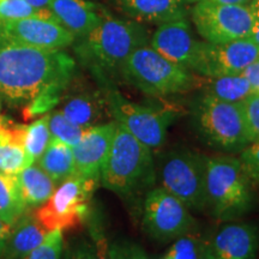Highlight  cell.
Masks as SVG:
<instances>
[{"label":"cell","mask_w":259,"mask_h":259,"mask_svg":"<svg viewBox=\"0 0 259 259\" xmlns=\"http://www.w3.org/2000/svg\"><path fill=\"white\" fill-rule=\"evenodd\" d=\"M240 74L248 80L253 93L259 94V59L248 65Z\"/></svg>","instance_id":"cell-36"},{"label":"cell","mask_w":259,"mask_h":259,"mask_svg":"<svg viewBox=\"0 0 259 259\" xmlns=\"http://www.w3.org/2000/svg\"><path fill=\"white\" fill-rule=\"evenodd\" d=\"M11 228L12 226L8 225V223L0 219V259H2L3 252L5 250V245L6 241H8L10 232H11Z\"/></svg>","instance_id":"cell-38"},{"label":"cell","mask_w":259,"mask_h":259,"mask_svg":"<svg viewBox=\"0 0 259 259\" xmlns=\"http://www.w3.org/2000/svg\"><path fill=\"white\" fill-rule=\"evenodd\" d=\"M0 111H2V97H0Z\"/></svg>","instance_id":"cell-43"},{"label":"cell","mask_w":259,"mask_h":259,"mask_svg":"<svg viewBox=\"0 0 259 259\" xmlns=\"http://www.w3.org/2000/svg\"><path fill=\"white\" fill-rule=\"evenodd\" d=\"M199 259H215L212 255L211 248H210L209 240H203L202 247H200Z\"/></svg>","instance_id":"cell-39"},{"label":"cell","mask_w":259,"mask_h":259,"mask_svg":"<svg viewBox=\"0 0 259 259\" xmlns=\"http://www.w3.org/2000/svg\"><path fill=\"white\" fill-rule=\"evenodd\" d=\"M203 239L197 233L191 232L174 240L168 251L176 259H199Z\"/></svg>","instance_id":"cell-31"},{"label":"cell","mask_w":259,"mask_h":259,"mask_svg":"<svg viewBox=\"0 0 259 259\" xmlns=\"http://www.w3.org/2000/svg\"><path fill=\"white\" fill-rule=\"evenodd\" d=\"M211 2L228 5H250L252 0H211Z\"/></svg>","instance_id":"cell-41"},{"label":"cell","mask_w":259,"mask_h":259,"mask_svg":"<svg viewBox=\"0 0 259 259\" xmlns=\"http://www.w3.org/2000/svg\"><path fill=\"white\" fill-rule=\"evenodd\" d=\"M197 31L210 44H226L251 37L253 15L250 5L220 4L199 0L192 9Z\"/></svg>","instance_id":"cell-10"},{"label":"cell","mask_w":259,"mask_h":259,"mask_svg":"<svg viewBox=\"0 0 259 259\" xmlns=\"http://www.w3.org/2000/svg\"><path fill=\"white\" fill-rule=\"evenodd\" d=\"M24 126L0 114V170L17 174L31 164L24 149Z\"/></svg>","instance_id":"cell-20"},{"label":"cell","mask_w":259,"mask_h":259,"mask_svg":"<svg viewBox=\"0 0 259 259\" xmlns=\"http://www.w3.org/2000/svg\"><path fill=\"white\" fill-rule=\"evenodd\" d=\"M0 36L8 40L42 48L63 51L72 46L76 37L56 18L29 17L0 24Z\"/></svg>","instance_id":"cell-13"},{"label":"cell","mask_w":259,"mask_h":259,"mask_svg":"<svg viewBox=\"0 0 259 259\" xmlns=\"http://www.w3.org/2000/svg\"><path fill=\"white\" fill-rule=\"evenodd\" d=\"M76 63L64 51L42 50L0 36V97L12 107L30 105L48 90L67 92Z\"/></svg>","instance_id":"cell-1"},{"label":"cell","mask_w":259,"mask_h":259,"mask_svg":"<svg viewBox=\"0 0 259 259\" xmlns=\"http://www.w3.org/2000/svg\"><path fill=\"white\" fill-rule=\"evenodd\" d=\"M35 9H48L51 0H24Z\"/></svg>","instance_id":"cell-40"},{"label":"cell","mask_w":259,"mask_h":259,"mask_svg":"<svg viewBox=\"0 0 259 259\" xmlns=\"http://www.w3.org/2000/svg\"><path fill=\"white\" fill-rule=\"evenodd\" d=\"M48 126H50L52 138L59 139L71 148L78 143L85 131L78 125L70 121L59 109L48 113Z\"/></svg>","instance_id":"cell-27"},{"label":"cell","mask_w":259,"mask_h":259,"mask_svg":"<svg viewBox=\"0 0 259 259\" xmlns=\"http://www.w3.org/2000/svg\"><path fill=\"white\" fill-rule=\"evenodd\" d=\"M250 6L252 15H253V30H252L250 38L259 46V0H252Z\"/></svg>","instance_id":"cell-37"},{"label":"cell","mask_w":259,"mask_h":259,"mask_svg":"<svg viewBox=\"0 0 259 259\" xmlns=\"http://www.w3.org/2000/svg\"><path fill=\"white\" fill-rule=\"evenodd\" d=\"M100 181L74 174L56 187L44 205L32 210L47 232L71 231L89 220L90 202Z\"/></svg>","instance_id":"cell-7"},{"label":"cell","mask_w":259,"mask_h":259,"mask_svg":"<svg viewBox=\"0 0 259 259\" xmlns=\"http://www.w3.org/2000/svg\"><path fill=\"white\" fill-rule=\"evenodd\" d=\"M205 197L206 210L220 221H235L251 211L254 205V185L239 158L206 157Z\"/></svg>","instance_id":"cell-4"},{"label":"cell","mask_w":259,"mask_h":259,"mask_svg":"<svg viewBox=\"0 0 259 259\" xmlns=\"http://www.w3.org/2000/svg\"><path fill=\"white\" fill-rule=\"evenodd\" d=\"M122 14L132 21L164 24L186 18L189 0H114Z\"/></svg>","instance_id":"cell-18"},{"label":"cell","mask_w":259,"mask_h":259,"mask_svg":"<svg viewBox=\"0 0 259 259\" xmlns=\"http://www.w3.org/2000/svg\"><path fill=\"white\" fill-rule=\"evenodd\" d=\"M59 111L84 130L102 124L107 113L109 114L106 95L95 90H83L71 95L65 94Z\"/></svg>","instance_id":"cell-19"},{"label":"cell","mask_w":259,"mask_h":259,"mask_svg":"<svg viewBox=\"0 0 259 259\" xmlns=\"http://www.w3.org/2000/svg\"><path fill=\"white\" fill-rule=\"evenodd\" d=\"M206 157L191 150H174L164 155L160 167L162 187L190 210H206Z\"/></svg>","instance_id":"cell-8"},{"label":"cell","mask_w":259,"mask_h":259,"mask_svg":"<svg viewBox=\"0 0 259 259\" xmlns=\"http://www.w3.org/2000/svg\"><path fill=\"white\" fill-rule=\"evenodd\" d=\"M16 176L22 197L29 210H35L44 205L57 187V184L36 162L23 168Z\"/></svg>","instance_id":"cell-22"},{"label":"cell","mask_w":259,"mask_h":259,"mask_svg":"<svg viewBox=\"0 0 259 259\" xmlns=\"http://www.w3.org/2000/svg\"><path fill=\"white\" fill-rule=\"evenodd\" d=\"M48 113L24 126V149L31 163H35L41 157L52 139Z\"/></svg>","instance_id":"cell-26"},{"label":"cell","mask_w":259,"mask_h":259,"mask_svg":"<svg viewBox=\"0 0 259 259\" xmlns=\"http://www.w3.org/2000/svg\"><path fill=\"white\" fill-rule=\"evenodd\" d=\"M48 9L76 38L89 34L108 15L105 9L88 0H51Z\"/></svg>","instance_id":"cell-17"},{"label":"cell","mask_w":259,"mask_h":259,"mask_svg":"<svg viewBox=\"0 0 259 259\" xmlns=\"http://www.w3.org/2000/svg\"><path fill=\"white\" fill-rule=\"evenodd\" d=\"M61 259H94L92 241L78 239V240L70 242L64 247Z\"/></svg>","instance_id":"cell-35"},{"label":"cell","mask_w":259,"mask_h":259,"mask_svg":"<svg viewBox=\"0 0 259 259\" xmlns=\"http://www.w3.org/2000/svg\"><path fill=\"white\" fill-rule=\"evenodd\" d=\"M119 76L150 96L186 93L199 83L191 71L171 63L150 46L132 52L122 63Z\"/></svg>","instance_id":"cell-5"},{"label":"cell","mask_w":259,"mask_h":259,"mask_svg":"<svg viewBox=\"0 0 259 259\" xmlns=\"http://www.w3.org/2000/svg\"><path fill=\"white\" fill-rule=\"evenodd\" d=\"M106 97L109 114L134 137L151 150L163 145L167 130L176 118L173 112L131 102L114 89H108Z\"/></svg>","instance_id":"cell-9"},{"label":"cell","mask_w":259,"mask_h":259,"mask_svg":"<svg viewBox=\"0 0 259 259\" xmlns=\"http://www.w3.org/2000/svg\"><path fill=\"white\" fill-rule=\"evenodd\" d=\"M89 232L94 248V259H113L111 242L105 234V229L96 216L89 220Z\"/></svg>","instance_id":"cell-32"},{"label":"cell","mask_w":259,"mask_h":259,"mask_svg":"<svg viewBox=\"0 0 259 259\" xmlns=\"http://www.w3.org/2000/svg\"><path fill=\"white\" fill-rule=\"evenodd\" d=\"M111 253L113 259H150L142 246L130 240L111 242Z\"/></svg>","instance_id":"cell-34"},{"label":"cell","mask_w":259,"mask_h":259,"mask_svg":"<svg viewBox=\"0 0 259 259\" xmlns=\"http://www.w3.org/2000/svg\"><path fill=\"white\" fill-rule=\"evenodd\" d=\"M47 229L29 210L12 226L2 259H24L44 241Z\"/></svg>","instance_id":"cell-21"},{"label":"cell","mask_w":259,"mask_h":259,"mask_svg":"<svg viewBox=\"0 0 259 259\" xmlns=\"http://www.w3.org/2000/svg\"><path fill=\"white\" fill-rule=\"evenodd\" d=\"M149 41V32L141 23L108 14L89 34L76 38L74 53L97 78L108 84L112 77L119 76L126 58L137 48L148 46Z\"/></svg>","instance_id":"cell-2"},{"label":"cell","mask_w":259,"mask_h":259,"mask_svg":"<svg viewBox=\"0 0 259 259\" xmlns=\"http://www.w3.org/2000/svg\"><path fill=\"white\" fill-rule=\"evenodd\" d=\"M197 132L212 148L226 153H240L250 144L240 105L209 95L198 99L193 107Z\"/></svg>","instance_id":"cell-6"},{"label":"cell","mask_w":259,"mask_h":259,"mask_svg":"<svg viewBox=\"0 0 259 259\" xmlns=\"http://www.w3.org/2000/svg\"><path fill=\"white\" fill-rule=\"evenodd\" d=\"M161 259H176V258H174V257H173V255H171V254H169V253H168V252H167V254H164V255H163V257H162Z\"/></svg>","instance_id":"cell-42"},{"label":"cell","mask_w":259,"mask_h":259,"mask_svg":"<svg viewBox=\"0 0 259 259\" xmlns=\"http://www.w3.org/2000/svg\"><path fill=\"white\" fill-rule=\"evenodd\" d=\"M209 242L215 259H257L259 228L252 223H228Z\"/></svg>","instance_id":"cell-16"},{"label":"cell","mask_w":259,"mask_h":259,"mask_svg":"<svg viewBox=\"0 0 259 259\" xmlns=\"http://www.w3.org/2000/svg\"><path fill=\"white\" fill-rule=\"evenodd\" d=\"M63 231L56 229L45 236L44 241L24 259H61L65 247Z\"/></svg>","instance_id":"cell-29"},{"label":"cell","mask_w":259,"mask_h":259,"mask_svg":"<svg viewBox=\"0 0 259 259\" xmlns=\"http://www.w3.org/2000/svg\"><path fill=\"white\" fill-rule=\"evenodd\" d=\"M27 211L29 209L22 197L17 176L0 170V219L14 226Z\"/></svg>","instance_id":"cell-24"},{"label":"cell","mask_w":259,"mask_h":259,"mask_svg":"<svg viewBox=\"0 0 259 259\" xmlns=\"http://www.w3.org/2000/svg\"><path fill=\"white\" fill-rule=\"evenodd\" d=\"M156 167L153 151L116 122L111 149L101 170L100 183L121 198L131 199L153 189Z\"/></svg>","instance_id":"cell-3"},{"label":"cell","mask_w":259,"mask_h":259,"mask_svg":"<svg viewBox=\"0 0 259 259\" xmlns=\"http://www.w3.org/2000/svg\"><path fill=\"white\" fill-rule=\"evenodd\" d=\"M190 3H192V2H199V0H189Z\"/></svg>","instance_id":"cell-44"},{"label":"cell","mask_w":259,"mask_h":259,"mask_svg":"<svg viewBox=\"0 0 259 259\" xmlns=\"http://www.w3.org/2000/svg\"><path fill=\"white\" fill-rule=\"evenodd\" d=\"M36 163L57 185L76 174L72 148L56 138L51 139Z\"/></svg>","instance_id":"cell-23"},{"label":"cell","mask_w":259,"mask_h":259,"mask_svg":"<svg viewBox=\"0 0 259 259\" xmlns=\"http://www.w3.org/2000/svg\"><path fill=\"white\" fill-rule=\"evenodd\" d=\"M116 121L102 122L87 128L80 141L72 148L76 174L99 180L114 137Z\"/></svg>","instance_id":"cell-15"},{"label":"cell","mask_w":259,"mask_h":259,"mask_svg":"<svg viewBox=\"0 0 259 259\" xmlns=\"http://www.w3.org/2000/svg\"><path fill=\"white\" fill-rule=\"evenodd\" d=\"M240 105L242 116H244L246 131H247L250 143L259 141V94L253 93L246 97Z\"/></svg>","instance_id":"cell-30"},{"label":"cell","mask_w":259,"mask_h":259,"mask_svg":"<svg viewBox=\"0 0 259 259\" xmlns=\"http://www.w3.org/2000/svg\"><path fill=\"white\" fill-rule=\"evenodd\" d=\"M240 163L253 185H259V141L250 143L240 151Z\"/></svg>","instance_id":"cell-33"},{"label":"cell","mask_w":259,"mask_h":259,"mask_svg":"<svg viewBox=\"0 0 259 259\" xmlns=\"http://www.w3.org/2000/svg\"><path fill=\"white\" fill-rule=\"evenodd\" d=\"M29 17L56 18L50 9H35L24 0H0V24Z\"/></svg>","instance_id":"cell-28"},{"label":"cell","mask_w":259,"mask_h":259,"mask_svg":"<svg viewBox=\"0 0 259 259\" xmlns=\"http://www.w3.org/2000/svg\"><path fill=\"white\" fill-rule=\"evenodd\" d=\"M202 44L193 37L186 18L161 24L150 38L151 48L191 72L198 67Z\"/></svg>","instance_id":"cell-14"},{"label":"cell","mask_w":259,"mask_h":259,"mask_svg":"<svg viewBox=\"0 0 259 259\" xmlns=\"http://www.w3.org/2000/svg\"><path fill=\"white\" fill-rule=\"evenodd\" d=\"M204 94L221 101L238 103L253 94L250 83L241 74L206 77L203 82Z\"/></svg>","instance_id":"cell-25"},{"label":"cell","mask_w":259,"mask_h":259,"mask_svg":"<svg viewBox=\"0 0 259 259\" xmlns=\"http://www.w3.org/2000/svg\"><path fill=\"white\" fill-rule=\"evenodd\" d=\"M142 225L145 234L158 242L174 241L194 231L190 209L163 187H153L143 203Z\"/></svg>","instance_id":"cell-11"},{"label":"cell","mask_w":259,"mask_h":259,"mask_svg":"<svg viewBox=\"0 0 259 259\" xmlns=\"http://www.w3.org/2000/svg\"><path fill=\"white\" fill-rule=\"evenodd\" d=\"M259 59V46L252 38H240L226 44L203 42L196 73L202 77L240 74Z\"/></svg>","instance_id":"cell-12"}]
</instances>
